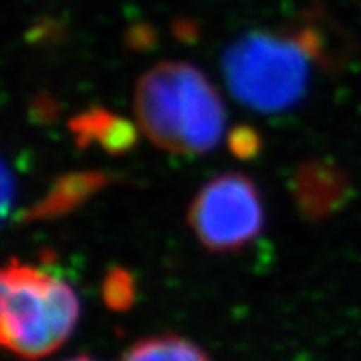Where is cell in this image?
<instances>
[{
  "instance_id": "obj_8",
  "label": "cell",
  "mask_w": 361,
  "mask_h": 361,
  "mask_svg": "<svg viewBox=\"0 0 361 361\" xmlns=\"http://www.w3.org/2000/svg\"><path fill=\"white\" fill-rule=\"evenodd\" d=\"M120 361H210L192 341L173 334L140 339L126 352Z\"/></svg>"
},
{
  "instance_id": "obj_6",
  "label": "cell",
  "mask_w": 361,
  "mask_h": 361,
  "mask_svg": "<svg viewBox=\"0 0 361 361\" xmlns=\"http://www.w3.org/2000/svg\"><path fill=\"white\" fill-rule=\"evenodd\" d=\"M111 179L102 171H72L61 176L52 188L43 195V200L26 210V221L54 219L76 210L80 204L90 200L96 192L109 185Z\"/></svg>"
},
{
  "instance_id": "obj_9",
  "label": "cell",
  "mask_w": 361,
  "mask_h": 361,
  "mask_svg": "<svg viewBox=\"0 0 361 361\" xmlns=\"http://www.w3.org/2000/svg\"><path fill=\"white\" fill-rule=\"evenodd\" d=\"M105 305L116 312H124L135 300V281L131 273L122 267H113L105 275L104 286H102Z\"/></svg>"
},
{
  "instance_id": "obj_4",
  "label": "cell",
  "mask_w": 361,
  "mask_h": 361,
  "mask_svg": "<svg viewBox=\"0 0 361 361\" xmlns=\"http://www.w3.org/2000/svg\"><path fill=\"white\" fill-rule=\"evenodd\" d=\"M266 224L258 186L243 173L228 171L203 185L188 209V225L201 245L236 252L257 240Z\"/></svg>"
},
{
  "instance_id": "obj_1",
  "label": "cell",
  "mask_w": 361,
  "mask_h": 361,
  "mask_svg": "<svg viewBox=\"0 0 361 361\" xmlns=\"http://www.w3.org/2000/svg\"><path fill=\"white\" fill-rule=\"evenodd\" d=\"M135 116L155 146L201 155L225 131L224 102L210 80L190 63L162 61L142 74L135 89Z\"/></svg>"
},
{
  "instance_id": "obj_12",
  "label": "cell",
  "mask_w": 361,
  "mask_h": 361,
  "mask_svg": "<svg viewBox=\"0 0 361 361\" xmlns=\"http://www.w3.org/2000/svg\"><path fill=\"white\" fill-rule=\"evenodd\" d=\"M67 361H96V360H92V357H89V356H78V357H72V360H67Z\"/></svg>"
},
{
  "instance_id": "obj_2",
  "label": "cell",
  "mask_w": 361,
  "mask_h": 361,
  "mask_svg": "<svg viewBox=\"0 0 361 361\" xmlns=\"http://www.w3.org/2000/svg\"><path fill=\"white\" fill-rule=\"evenodd\" d=\"M324 57L317 30H257L225 50L221 67L228 90L258 113H282L299 104L308 90L312 63Z\"/></svg>"
},
{
  "instance_id": "obj_11",
  "label": "cell",
  "mask_w": 361,
  "mask_h": 361,
  "mask_svg": "<svg viewBox=\"0 0 361 361\" xmlns=\"http://www.w3.org/2000/svg\"><path fill=\"white\" fill-rule=\"evenodd\" d=\"M13 177L10 173V168L0 159V224L8 218L13 204Z\"/></svg>"
},
{
  "instance_id": "obj_10",
  "label": "cell",
  "mask_w": 361,
  "mask_h": 361,
  "mask_svg": "<svg viewBox=\"0 0 361 361\" xmlns=\"http://www.w3.org/2000/svg\"><path fill=\"white\" fill-rule=\"evenodd\" d=\"M231 149L236 153L238 157L251 159L260 149V138L252 133L251 129L240 128L231 133Z\"/></svg>"
},
{
  "instance_id": "obj_5",
  "label": "cell",
  "mask_w": 361,
  "mask_h": 361,
  "mask_svg": "<svg viewBox=\"0 0 361 361\" xmlns=\"http://www.w3.org/2000/svg\"><path fill=\"white\" fill-rule=\"evenodd\" d=\"M291 195L299 214L308 221H323L350 201L352 180L332 161H306L291 176Z\"/></svg>"
},
{
  "instance_id": "obj_7",
  "label": "cell",
  "mask_w": 361,
  "mask_h": 361,
  "mask_svg": "<svg viewBox=\"0 0 361 361\" xmlns=\"http://www.w3.org/2000/svg\"><path fill=\"white\" fill-rule=\"evenodd\" d=\"M68 129L80 147L98 146L113 155L129 152L137 142L133 126L102 107H92L74 116Z\"/></svg>"
},
{
  "instance_id": "obj_3",
  "label": "cell",
  "mask_w": 361,
  "mask_h": 361,
  "mask_svg": "<svg viewBox=\"0 0 361 361\" xmlns=\"http://www.w3.org/2000/svg\"><path fill=\"white\" fill-rule=\"evenodd\" d=\"M80 321L72 286L11 258L0 264V348L20 360H43L61 347Z\"/></svg>"
}]
</instances>
